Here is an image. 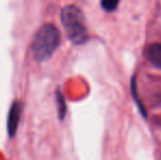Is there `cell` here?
Listing matches in <instances>:
<instances>
[{"instance_id": "obj_4", "label": "cell", "mask_w": 161, "mask_h": 160, "mask_svg": "<svg viewBox=\"0 0 161 160\" xmlns=\"http://www.w3.org/2000/svg\"><path fill=\"white\" fill-rule=\"evenodd\" d=\"M147 57L153 66L161 69V43H156L149 46Z\"/></svg>"}, {"instance_id": "obj_2", "label": "cell", "mask_w": 161, "mask_h": 160, "mask_svg": "<svg viewBox=\"0 0 161 160\" xmlns=\"http://www.w3.org/2000/svg\"><path fill=\"white\" fill-rule=\"evenodd\" d=\"M60 18L69 40L74 44H83L88 39V32L80 9L72 4L65 7L62 10Z\"/></svg>"}, {"instance_id": "obj_6", "label": "cell", "mask_w": 161, "mask_h": 160, "mask_svg": "<svg viewBox=\"0 0 161 160\" xmlns=\"http://www.w3.org/2000/svg\"><path fill=\"white\" fill-rule=\"evenodd\" d=\"M119 0H101V6L108 12H112L119 7Z\"/></svg>"}, {"instance_id": "obj_3", "label": "cell", "mask_w": 161, "mask_h": 160, "mask_svg": "<svg viewBox=\"0 0 161 160\" xmlns=\"http://www.w3.org/2000/svg\"><path fill=\"white\" fill-rule=\"evenodd\" d=\"M20 115H21V103L20 101H14L11 105V109L9 111L8 123H7V128L10 137H13L17 133L18 125L20 122Z\"/></svg>"}, {"instance_id": "obj_5", "label": "cell", "mask_w": 161, "mask_h": 160, "mask_svg": "<svg viewBox=\"0 0 161 160\" xmlns=\"http://www.w3.org/2000/svg\"><path fill=\"white\" fill-rule=\"evenodd\" d=\"M56 100H57L58 114H59L60 119H63L66 113V104H65L64 97H63V94L60 93V91H57V93H56Z\"/></svg>"}, {"instance_id": "obj_1", "label": "cell", "mask_w": 161, "mask_h": 160, "mask_svg": "<svg viewBox=\"0 0 161 160\" xmlns=\"http://www.w3.org/2000/svg\"><path fill=\"white\" fill-rule=\"evenodd\" d=\"M60 43V33L56 25L46 23L42 25L34 35L32 53L36 60L45 62L57 49Z\"/></svg>"}]
</instances>
